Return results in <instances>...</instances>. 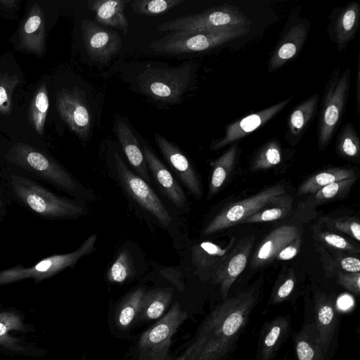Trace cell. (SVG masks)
I'll use <instances>...</instances> for the list:
<instances>
[{"label":"cell","instance_id":"1","mask_svg":"<svg viewBox=\"0 0 360 360\" xmlns=\"http://www.w3.org/2000/svg\"><path fill=\"white\" fill-rule=\"evenodd\" d=\"M259 296V286H253L223 300L201 323L186 360H230Z\"/></svg>","mask_w":360,"mask_h":360},{"label":"cell","instance_id":"6","mask_svg":"<svg viewBox=\"0 0 360 360\" xmlns=\"http://www.w3.org/2000/svg\"><path fill=\"white\" fill-rule=\"evenodd\" d=\"M96 235L92 233L75 251L46 257L32 266L18 265L1 271L0 286L29 278L39 283L68 267L73 266L81 257L96 250Z\"/></svg>","mask_w":360,"mask_h":360},{"label":"cell","instance_id":"43","mask_svg":"<svg viewBox=\"0 0 360 360\" xmlns=\"http://www.w3.org/2000/svg\"><path fill=\"white\" fill-rule=\"evenodd\" d=\"M320 240L326 245L338 250L359 252V250L344 237L329 232H322L318 234Z\"/></svg>","mask_w":360,"mask_h":360},{"label":"cell","instance_id":"7","mask_svg":"<svg viewBox=\"0 0 360 360\" xmlns=\"http://www.w3.org/2000/svg\"><path fill=\"white\" fill-rule=\"evenodd\" d=\"M251 21L239 8L222 5L201 13L178 17L156 26L160 32L210 31L230 27H250Z\"/></svg>","mask_w":360,"mask_h":360},{"label":"cell","instance_id":"31","mask_svg":"<svg viewBox=\"0 0 360 360\" xmlns=\"http://www.w3.org/2000/svg\"><path fill=\"white\" fill-rule=\"evenodd\" d=\"M237 153L238 146L233 145L219 158L211 162L213 169L209 188V197L214 195L224 184L234 166Z\"/></svg>","mask_w":360,"mask_h":360},{"label":"cell","instance_id":"50","mask_svg":"<svg viewBox=\"0 0 360 360\" xmlns=\"http://www.w3.org/2000/svg\"><path fill=\"white\" fill-rule=\"evenodd\" d=\"M283 360H289V359H288V352H285V354H284Z\"/></svg>","mask_w":360,"mask_h":360},{"label":"cell","instance_id":"47","mask_svg":"<svg viewBox=\"0 0 360 360\" xmlns=\"http://www.w3.org/2000/svg\"><path fill=\"white\" fill-rule=\"evenodd\" d=\"M11 85L0 84V111L6 112L11 107Z\"/></svg>","mask_w":360,"mask_h":360},{"label":"cell","instance_id":"36","mask_svg":"<svg viewBox=\"0 0 360 360\" xmlns=\"http://www.w3.org/2000/svg\"><path fill=\"white\" fill-rule=\"evenodd\" d=\"M185 0H134L131 2L132 11L139 14L156 16L168 12Z\"/></svg>","mask_w":360,"mask_h":360},{"label":"cell","instance_id":"35","mask_svg":"<svg viewBox=\"0 0 360 360\" xmlns=\"http://www.w3.org/2000/svg\"><path fill=\"white\" fill-rule=\"evenodd\" d=\"M49 101L46 87L42 85L37 91L30 109V120L36 131L42 134L49 110Z\"/></svg>","mask_w":360,"mask_h":360},{"label":"cell","instance_id":"5","mask_svg":"<svg viewBox=\"0 0 360 360\" xmlns=\"http://www.w3.org/2000/svg\"><path fill=\"white\" fill-rule=\"evenodd\" d=\"M191 69L189 63L173 68H148L138 76L137 84L143 94L155 101L177 103L188 89Z\"/></svg>","mask_w":360,"mask_h":360},{"label":"cell","instance_id":"18","mask_svg":"<svg viewBox=\"0 0 360 360\" xmlns=\"http://www.w3.org/2000/svg\"><path fill=\"white\" fill-rule=\"evenodd\" d=\"M292 98V97H290L277 104L248 115L229 124L226 129L224 136L213 141L210 148L212 150H219L256 130L281 111L290 102Z\"/></svg>","mask_w":360,"mask_h":360},{"label":"cell","instance_id":"49","mask_svg":"<svg viewBox=\"0 0 360 360\" xmlns=\"http://www.w3.org/2000/svg\"><path fill=\"white\" fill-rule=\"evenodd\" d=\"M176 360H186L185 354H183L181 356H180Z\"/></svg>","mask_w":360,"mask_h":360},{"label":"cell","instance_id":"23","mask_svg":"<svg viewBox=\"0 0 360 360\" xmlns=\"http://www.w3.org/2000/svg\"><path fill=\"white\" fill-rule=\"evenodd\" d=\"M129 2L125 0H90L87 6L94 13L98 22L127 34L129 22L124 15V8Z\"/></svg>","mask_w":360,"mask_h":360},{"label":"cell","instance_id":"2","mask_svg":"<svg viewBox=\"0 0 360 360\" xmlns=\"http://www.w3.org/2000/svg\"><path fill=\"white\" fill-rule=\"evenodd\" d=\"M250 27H230L210 31L169 32L153 40L150 48L155 52L181 54L207 51L245 35Z\"/></svg>","mask_w":360,"mask_h":360},{"label":"cell","instance_id":"41","mask_svg":"<svg viewBox=\"0 0 360 360\" xmlns=\"http://www.w3.org/2000/svg\"><path fill=\"white\" fill-rule=\"evenodd\" d=\"M356 177L348 178L329 184L315 193L314 199L324 201L343 194L355 182Z\"/></svg>","mask_w":360,"mask_h":360},{"label":"cell","instance_id":"15","mask_svg":"<svg viewBox=\"0 0 360 360\" xmlns=\"http://www.w3.org/2000/svg\"><path fill=\"white\" fill-rule=\"evenodd\" d=\"M82 34L86 52L96 61L108 63L122 47V41L117 32L91 20H82Z\"/></svg>","mask_w":360,"mask_h":360},{"label":"cell","instance_id":"11","mask_svg":"<svg viewBox=\"0 0 360 360\" xmlns=\"http://www.w3.org/2000/svg\"><path fill=\"white\" fill-rule=\"evenodd\" d=\"M330 81L323 98L319 120V145L320 148L329 143L342 115L349 85L350 69Z\"/></svg>","mask_w":360,"mask_h":360},{"label":"cell","instance_id":"44","mask_svg":"<svg viewBox=\"0 0 360 360\" xmlns=\"http://www.w3.org/2000/svg\"><path fill=\"white\" fill-rule=\"evenodd\" d=\"M338 283L349 292L359 295L360 293V274L340 272Z\"/></svg>","mask_w":360,"mask_h":360},{"label":"cell","instance_id":"34","mask_svg":"<svg viewBox=\"0 0 360 360\" xmlns=\"http://www.w3.org/2000/svg\"><path fill=\"white\" fill-rule=\"evenodd\" d=\"M318 101L319 96L313 95L292 111L288 122L292 135L298 136L303 131L314 113Z\"/></svg>","mask_w":360,"mask_h":360},{"label":"cell","instance_id":"17","mask_svg":"<svg viewBox=\"0 0 360 360\" xmlns=\"http://www.w3.org/2000/svg\"><path fill=\"white\" fill-rule=\"evenodd\" d=\"M155 142L165 159L178 175L187 189L196 198L202 195L198 176L188 159L177 146L159 134L154 135Z\"/></svg>","mask_w":360,"mask_h":360},{"label":"cell","instance_id":"16","mask_svg":"<svg viewBox=\"0 0 360 360\" xmlns=\"http://www.w3.org/2000/svg\"><path fill=\"white\" fill-rule=\"evenodd\" d=\"M290 314L279 315L266 321L261 328L255 360H274L292 334Z\"/></svg>","mask_w":360,"mask_h":360},{"label":"cell","instance_id":"8","mask_svg":"<svg viewBox=\"0 0 360 360\" xmlns=\"http://www.w3.org/2000/svg\"><path fill=\"white\" fill-rule=\"evenodd\" d=\"M187 314L175 302L169 311L142 333L139 341V360H171L172 338Z\"/></svg>","mask_w":360,"mask_h":360},{"label":"cell","instance_id":"38","mask_svg":"<svg viewBox=\"0 0 360 360\" xmlns=\"http://www.w3.org/2000/svg\"><path fill=\"white\" fill-rule=\"evenodd\" d=\"M132 259L127 250L120 252L109 269L108 279L111 283H121L132 274Z\"/></svg>","mask_w":360,"mask_h":360},{"label":"cell","instance_id":"45","mask_svg":"<svg viewBox=\"0 0 360 360\" xmlns=\"http://www.w3.org/2000/svg\"><path fill=\"white\" fill-rule=\"evenodd\" d=\"M301 244L300 236L283 248L276 256L278 260H289L297 254Z\"/></svg>","mask_w":360,"mask_h":360},{"label":"cell","instance_id":"33","mask_svg":"<svg viewBox=\"0 0 360 360\" xmlns=\"http://www.w3.org/2000/svg\"><path fill=\"white\" fill-rule=\"evenodd\" d=\"M146 290L138 288L130 292L117 308L115 316L117 326L122 330L128 328L136 317Z\"/></svg>","mask_w":360,"mask_h":360},{"label":"cell","instance_id":"13","mask_svg":"<svg viewBox=\"0 0 360 360\" xmlns=\"http://www.w3.org/2000/svg\"><path fill=\"white\" fill-rule=\"evenodd\" d=\"M115 160L119 178L128 193L162 224L168 226L172 217L148 183L131 172L117 153H115Z\"/></svg>","mask_w":360,"mask_h":360},{"label":"cell","instance_id":"48","mask_svg":"<svg viewBox=\"0 0 360 360\" xmlns=\"http://www.w3.org/2000/svg\"><path fill=\"white\" fill-rule=\"evenodd\" d=\"M1 3L6 6L11 7L13 4H15V1H1Z\"/></svg>","mask_w":360,"mask_h":360},{"label":"cell","instance_id":"37","mask_svg":"<svg viewBox=\"0 0 360 360\" xmlns=\"http://www.w3.org/2000/svg\"><path fill=\"white\" fill-rule=\"evenodd\" d=\"M281 158V150L277 141L269 142L255 156L252 163V169L257 171L273 167L280 163Z\"/></svg>","mask_w":360,"mask_h":360},{"label":"cell","instance_id":"10","mask_svg":"<svg viewBox=\"0 0 360 360\" xmlns=\"http://www.w3.org/2000/svg\"><path fill=\"white\" fill-rule=\"evenodd\" d=\"M283 194H285L283 186L278 184L235 202L217 214L205 226L202 234L210 235L240 224L245 219L264 207L274 198Z\"/></svg>","mask_w":360,"mask_h":360},{"label":"cell","instance_id":"14","mask_svg":"<svg viewBox=\"0 0 360 360\" xmlns=\"http://www.w3.org/2000/svg\"><path fill=\"white\" fill-rule=\"evenodd\" d=\"M57 108L62 119L82 140L87 139L91 126V116L82 91L77 88L59 94Z\"/></svg>","mask_w":360,"mask_h":360},{"label":"cell","instance_id":"4","mask_svg":"<svg viewBox=\"0 0 360 360\" xmlns=\"http://www.w3.org/2000/svg\"><path fill=\"white\" fill-rule=\"evenodd\" d=\"M36 333L34 326L26 321L22 311L0 307V352L11 356H45L48 349L32 340Z\"/></svg>","mask_w":360,"mask_h":360},{"label":"cell","instance_id":"40","mask_svg":"<svg viewBox=\"0 0 360 360\" xmlns=\"http://www.w3.org/2000/svg\"><path fill=\"white\" fill-rule=\"evenodd\" d=\"M339 152L347 158H356L359 155L360 143L356 131L351 123L342 127L338 139Z\"/></svg>","mask_w":360,"mask_h":360},{"label":"cell","instance_id":"27","mask_svg":"<svg viewBox=\"0 0 360 360\" xmlns=\"http://www.w3.org/2000/svg\"><path fill=\"white\" fill-rule=\"evenodd\" d=\"M21 46L28 51L41 53L44 48V22L40 8L34 6L20 31Z\"/></svg>","mask_w":360,"mask_h":360},{"label":"cell","instance_id":"21","mask_svg":"<svg viewBox=\"0 0 360 360\" xmlns=\"http://www.w3.org/2000/svg\"><path fill=\"white\" fill-rule=\"evenodd\" d=\"M299 236V229L292 225H283L274 229L263 240L251 259V267H261L271 262L276 255Z\"/></svg>","mask_w":360,"mask_h":360},{"label":"cell","instance_id":"3","mask_svg":"<svg viewBox=\"0 0 360 360\" xmlns=\"http://www.w3.org/2000/svg\"><path fill=\"white\" fill-rule=\"evenodd\" d=\"M11 184L18 198L37 214L49 219L74 217L84 209L67 198L55 195L36 182L11 175Z\"/></svg>","mask_w":360,"mask_h":360},{"label":"cell","instance_id":"20","mask_svg":"<svg viewBox=\"0 0 360 360\" xmlns=\"http://www.w3.org/2000/svg\"><path fill=\"white\" fill-rule=\"evenodd\" d=\"M303 321L300 328L292 334L296 360H328L311 311H305Z\"/></svg>","mask_w":360,"mask_h":360},{"label":"cell","instance_id":"46","mask_svg":"<svg viewBox=\"0 0 360 360\" xmlns=\"http://www.w3.org/2000/svg\"><path fill=\"white\" fill-rule=\"evenodd\" d=\"M340 269L347 273H359L360 261L355 257H345L338 262Z\"/></svg>","mask_w":360,"mask_h":360},{"label":"cell","instance_id":"30","mask_svg":"<svg viewBox=\"0 0 360 360\" xmlns=\"http://www.w3.org/2000/svg\"><path fill=\"white\" fill-rule=\"evenodd\" d=\"M360 6L352 2L340 13L335 26L336 41L340 49L343 47L355 34L358 27Z\"/></svg>","mask_w":360,"mask_h":360},{"label":"cell","instance_id":"19","mask_svg":"<svg viewBox=\"0 0 360 360\" xmlns=\"http://www.w3.org/2000/svg\"><path fill=\"white\" fill-rule=\"evenodd\" d=\"M254 240L252 236L240 240L225 262L212 274L214 282L219 286L223 300L228 297L233 283L245 269Z\"/></svg>","mask_w":360,"mask_h":360},{"label":"cell","instance_id":"26","mask_svg":"<svg viewBox=\"0 0 360 360\" xmlns=\"http://www.w3.org/2000/svg\"><path fill=\"white\" fill-rule=\"evenodd\" d=\"M236 239H231L226 247L209 241L202 242L192 248V262L197 267L214 272L225 262L235 246Z\"/></svg>","mask_w":360,"mask_h":360},{"label":"cell","instance_id":"12","mask_svg":"<svg viewBox=\"0 0 360 360\" xmlns=\"http://www.w3.org/2000/svg\"><path fill=\"white\" fill-rule=\"evenodd\" d=\"M311 314L328 360L338 347L341 316L333 297L320 291L313 297Z\"/></svg>","mask_w":360,"mask_h":360},{"label":"cell","instance_id":"25","mask_svg":"<svg viewBox=\"0 0 360 360\" xmlns=\"http://www.w3.org/2000/svg\"><path fill=\"white\" fill-rule=\"evenodd\" d=\"M307 35L303 24L292 27L284 36L269 60V72H273L294 58L302 46Z\"/></svg>","mask_w":360,"mask_h":360},{"label":"cell","instance_id":"39","mask_svg":"<svg viewBox=\"0 0 360 360\" xmlns=\"http://www.w3.org/2000/svg\"><path fill=\"white\" fill-rule=\"evenodd\" d=\"M296 285V278L293 274H289L283 279L279 280L274 285L266 307L262 314H265L269 306L281 304L292 297Z\"/></svg>","mask_w":360,"mask_h":360},{"label":"cell","instance_id":"32","mask_svg":"<svg viewBox=\"0 0 360 360\" xmlns=\"http://www.w3.org/2000/svg\"><path fill=\"white\" fill-rule=\"evenodd\" d=\"M355 176V172L350 169H329L318 173L306 180L300 187L299 193L300 194L315 193L322 187L329 184Z\"/></svg>","mask_w":360,"mask_h":360},{"label":"cell","instance_id":"28","mask_svg":"<svg viewBox=\"0 0 360 360\" xmlns=\"http://www.w3.org/2000/svg\"><path fill=\"white\" fill-rule=\"evenodd\" d=\"M173 297L172 288H158L145 292L136 321H151L160 317Z\"/></svg>","mask_w":360,"mask_h":360},{"label":"cell","instance_id":"24","mask_svg":"<svg viewBox=\"0 0 360 360\" xmlns=\"http://www.w3.org/2000/svg\"><path fill=\"white\" fill-rule=\"evenodd\" d=\"M115 132L129 163L140 177L149 183L150 179L143 150L131 129L125 122L119 121L115 124Z\"/></svg>","mask_w":360,"mask_h":360},{"label":"cell","instance_id":"42","mask_svg":"<svg viewBox=\"0 0 360 360\" xmlns=\"http://www.w3.org/2000/svg\"><path fill=\"white\" fill-rule=\"evenodd\" d=\"M328 225L334 229L343 232L356 240H360V224L353 219H329Z\"/></svg>","mask_w":360,"mask_h":360},{"label":"cell","instance_id":"51","mask_svg":"<svg viewBox=\"0 0 360 360\" xmlns=\"http://www.w3.org/2000/svg\"><path fill=\"white\" fill-rule=\"evenodd\" d=\"M1 202H0V207H1Z\"/></svg>","mask_w":360,"mask_h":360},{"label":"cell","instance_id":"9","mask_svg":"<svg viewBox=\"0 0 360 360\" xmlns=\"http://www.w3.org/2000/svg\"><path fill=\"white\" fill-rule=\"evenodd\" d=\"M11 160L67 191L77 188L73 177L58 163L26 145L16 146L9 155Z\"/></svg>","mask_w":360,"mask_h":360},{"label":"cell","instance_id":"22","mask_svg":"<svg viewBox=\"0 0 360 360\" xmlns=\"http://www.w3.org/2000/svg\"><path fill=\"white\" fill-rule=\"evenodd\" d=\"M143 153L148 167L165 195L175 206L184 209L186 198L181 187L150 148L144 146Z\"/></svg>","mask_w":360,"mask_h":360},{"label":"cell","instance_id":"29","mask_svg":"<svg viewBox=\"0 0 360 360\" xmlns=\"http://www.w3.org/2000/svg\"><path fill=\"white\" fill-rule=\"evenodd\" d=\"M292 199L283 194L274 198L264 207L245 219L242 223H262L278 220L291 210Z\"/></svg>","mask_w":360,"mask_h":360}]
</instances>
